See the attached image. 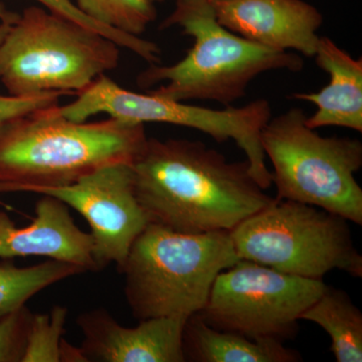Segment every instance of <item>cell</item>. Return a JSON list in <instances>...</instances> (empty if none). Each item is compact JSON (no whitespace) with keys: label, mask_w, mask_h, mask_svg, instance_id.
Wrapping results in <instances>:
<instances>
[{"label":"cell","mask_w":362,"mask_h":362,"mask_svg":"<svg viewBox=\"0 0 362 362\" xmlns=\"http://www.w3.org/2000/svg\"><path fill=\"white\" fill-rule=\"evenodd\" d=\"M84 272L81 267L56 259L25 268L1 264L0 318L25 306L30 298L45 288Z\"/></svg>","instance_id":"e0dca14e"},{"label":"cell","mask_w":362,"mask_h":362,"mask_svg":"<svg viewBox=\"0 0 362 362\" xmlns=\"http://www.w3.org/2000/svg\"><path fill=\"white\" fill-rule=\"evenodd\" d=\"M143 124L109 118L75 122L59 105L0 126V192H35L75 183L98 169L130 163L147 140Z\"/></svg>","instance_id":"7a4b0ae2"},{"label":"cell","mask_w":362,"mask_h":362,"mask_svg":"<svg viewBox=\"0 0 362 362\" xmlns=\"http://www.w3.org/2000/svg\"><path fill=\"white\" fill-rule=\"evenodd\" d=\"M59 362H89L80 347L62 339L59 345Z\"/></svg>","instance_id":"603a6c76"},{"label":"cell","mask_w":362,"mask_h":362,"mask_svg":"<svg viewBox=\"0 0 362 362\" xmlns=\"http://www.w3.org/2000/svg\"><path fill=\"white\" fill-rule=\"evenodd\" d=\"M32 317L23 306L0 318V362H21Z\"/></svg>","instance_id":"44dd1931"},{"label":"cell","mask_w":362,"mask_h":362,"mask_svg":"<svg viewBox=\"0 0 362 362\" xmlns=\"http://www.w3.org/2000/svg\"><path fill=\"white\" fill-rule=\"evenodd\" d=\"M62 115L75 122H85L98 114L125 122L164 123L192 128L211 136L216 141L233 140L246 154L250 171L264 189L272 183L261 144V132L272 118L270 102L258 99L243 107L209 109L125 89L106 75L100 76L77 99L59 106Z\"/></svg>","instance_id":"ba28073f"},{"label":"cell","mask_w":362,"mask_h":362,"mask_svg":"<svg viewBox=\"0 0 362 362\" xmlns=\"http://www.w3.org/2000/svg\"><path fill=\"white\" fill-rule=\"evenodd\" d=\"M33 194L57 197L84 216L94 242L97 271L111 264L120 270L131 247L150 223L136 197L130 163L105 166L70 185L40 188Z\"/></svg>","instance_id":"30bf717a"},{"label":"cell","mask_w":362,"mask_h":362,"mask_svg":"<svg viewBox=\"0 0 362 362\" xmlns=\"http://www.w3.org/2000/svg\"><path fill=\"white\" fill-rule=\"evenodd\" d=\"M20 13L9 11L1 1H0V40L6 35L9 25L18 21Z\"/></svg>","instance_id":"cb8c5ba5"},{"label":"cell","mask_w":362,"mask_h":362,"mask_svg":"<svg viewBox=\"0 0 362 362\" xmlns=\"http://www.w3.org/2000/svg\"><path fill=\"white\" fill-rule=\"evenodd\" d=\"M150 223L185 233L230 232L275 201L250 171L197 140L147 138L132 162Z\"/></svg>","instance_id":"6da1fadb"},{"label":"cell","mask_w":362,"mask_h":362,"mask_svg":"<svg viewBox=\"0 0 362 362\" xmlns=\"http://www.w3.org/2000/svg\"><path fill=\"white\" fill-rule=\"evenodd\" d=\"M216 18L228 30L271 49L314 58L323 16L304 0H214Z\"/></svg>","instance_id":"7c38bea8"},{"label":"cell","mask_w":362,"mask_h":362,"mask_svg":"<svg viewBox=\"0 0 362 362\" xmlns=\"http://www.w3.org/2000/svg\"><path fill=\"white\" fill-rule=\"evenodd\" d=\"M93 250L90 233L83 232L65 202L52 195L42 194L35 204V218L25 228H18L0 211V259L47 257L97 271Z\"/></svg>","instance_id":"4fadbf2b"},{"label":"cell","mask_w":362,"mask_h":362,"mask_svg":"<svg viewBox=\"0 0 362 362\" xmlns=\"http://www.w3.org/2000/svg\"><path fill=\"white\" fill-rule=\"evenodd\" d=\"M35 1L39 2L42 7L52 13L59 14V16L76 21L86 28H89L95 32L101 33L104 37L113 40L119 47L134 52L138 57L149 63V65L150 64L161 63V49L156 42L142 39L141 37H137V35L120 32L115 28L97 23L83 13L71 0H35Z\"/></svg>","instance_id":"d6986e66"},{"label":"cell","mask_w":362,"mask_h":362,"mask_svg":"<svg viewBox=\"0 0 362 362\" xmlns=\"http://www.w3.org/2000/svg\"><path fill=\"white\" fill-rule=\"evenodd\" d=\"M185 322L161 317L125 327L103 308L83 312L77 318L84 337L81 349L88 361L99 362H185Z\"/></svg>","instance_id":"8fae6325"},{"label":"cell","mask_w":362,"mask_h":362,"mask_svg":"<svg viewBox=\"0 0 362 362\" xmlns=\"http://www.w3.org/2000/svg\"><path fill=\"white\" fill-rule=\"evenodd\" d=\"M307 115L292 108L272 117L261 144L273 165L277 199L302 202L361 225L362 143L349 137H324L306 125Z\"/></svg>","instance_id":"8992f818"},{"label":"cell","mask_w":362,"mask_h":362,"mask_svg":"<svg viewBox=\"0 0 362 362\" xmlns=\"http://www.w3.org/2000/svg\"><path fill=\"white\" fill-rule=\"evenodd\" d=\"M213 1H214V0H213Z\"/></svg>","instance_id":"484cf974"},{"label":"cell","mask_w":362,"mask_h":362,"mask_svg":"<svg viewBox=\"0 0 362 362\" xmlns=\"http://www.w3.org/2000/svg\"><path fill=\"white\" fill-rule=\"evenodd\" d=\"M75 4L97 23L137 37L157 18L152 0H76Z\"/></svg>","instance_id":"ac0fdd59"},{"label":"cell","mask_w":362,"mask_h":362,"mask_svg":"<svg viewBox=\"0 0 362 362\" xmlns=\"http://www.w3.org/2000/svg\"><path fill=\"white\" fill-rule=\"evenodd\" d=\"M152 1L154 2V4H156V2H162V1H165V0H152Z\"/></svg>","instance_id":"d4e9b609"},{"label":"cell","mask_w":362,"mask_h":362,"mask_svg":"<svg viewBox=\"0 0 362 362\" xmlns=\"http://www.w3.org/2000/svg\"><path fill=\"white\" fill-rule=\"evenodd\" d=\"M69 310L54 306L49 313L33 314L21 362H59V345Z\"/></svg>","instance_id":"ffe728a7"},{"label":"cell","mask_w":362,"mask_h":362,"mask_svg":"<svg viewBox=\"0 0 362 362\" xmlns=\"http://www.w3.org/2000/svg\"><path fill=\"white\" fill-rule=\"evenodd\" d=\"M65 95L61 92H49L35 96L16 97L0 93V126L30 112L58 105L59 98Z\"/></svg>","instance_id":"7402d4cb"},{"label":"cell","mask_w":362,"mask_h":362,"mask_svg":"<svg viewBox=\"0 0 362 362\" xmlns=\"http://www.w3.org/2000/svg\"><path fill=\"white\" fill-rule=\"evenodd\" d=\"M230 232L178 233L149 223L120 269L126 301L138 321L187 320L206 306L218 274L240 261Z\"/></svg>","instance_id":"277c9868"},{"label":"cell","mask_w":362,"mask_h":362,"mask_svg":"<svg viewBox=\"0 0 362 362\" xmlns=\"http://www.w3.org/2000/svg\"><path fill=\"white\" fill-rule=\"evenodd\" d=\"M301 320L315 323L328 333L335 361H362V313L347 293L327 286Z\"/></svg>","instance_id":"2e32d148"},{"label":"cell","mask_w":362,"mask_h":362,"mask_svg":"<svg viewBox=\"0 0 362 362\" xmlns=\"http://www.w3.org/2000/svg\"><path fill=\"white\" fill-rule=\"evenodd\" d=\"M327 285L240 259L218 274L199 314L218 330L254 340L284 342L296 334L302 314Z\"/></svg>","instance_id":"9c48e42d"},{"label":"cell","mask_w":362,"mask_h":362,"mask_svg":"<svg viewBox=\"0 0 362 362\" xmlns=\"http://www.w3.org/2000/svg\"><path fill=\"white\" fill-rule=\"evenodd\" d=\"M161 30L178 26L194 39L187 56L170 66L151 64L137 85L156 96L187 102L204 100L232 106L246 95L254 78L270 71H300L304 59L235 35L218 23L213 0H175Z\"/></svg>","instance_id":"3957f363"},{"label":"cell","mask_w":362,"mask_h":362,"mask_svg":"<svg viewBox=\"0 0 362 362\" xmlns=\"http://www.w3.org/2000/svg\"><path fill=\"white\" fill-rule=\"evenodd\" d=\"M316 65L329 75V84L319 92L294 93L292 97L315 105L307 116L311 129L344 127L362 132V59H354L327 37H320L314 56Z\"/></svg>","instance_id":"5bb4252c"},{"label":"cell","mask_w":362,"mask_h":362,"mask_svg":"<svg viewBox=\"0 0 362 362\" xmlns=\"http://www.w3.org/2000/svg\"><path fill=\"white\" fill-rule=\"evenodd\" d=\"M119 59L120 47L101 33L28 6L0 40V83L11 96L77 95Z\"/></svg>","instance_id":"5b68a950"},{"label":"cell","mask_w":362,"mask_h":362,"mask_svg":"<svg viewBox=\"0 0 362 362\" xmlns=\"http://www.w3.org/2000/svg\"><path fill=\"white\" fill-rule=\"evenodd\" d=\"M240 259L298 277L322 280L331 271L362 277L349 221L302 202L277 199L230 232Z\"/></svg>","instance_id":"52a82bcc"},{"label":"cell","mask_w":362,"mask_h":362,"mask_svg":"<svg viewBox=\"0 0 362 362\" xmlns=\"http://www.w3.org/2000/svg\"><path fill=\"white\" fill-rule=\"evenodd\" d=\"M185 361L297 362L301 356L277 340H254L218 330L204 322L199 314L187 319L183 328Z\"/></svg>","instance_id":"9a60e30c"}]
</instances>
